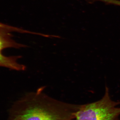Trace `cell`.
<instances>
[{"instance_id": "obj_1", "label": "cell", "mask_w": 120, "mask_h": 120, "mask_svg": "<svg viewBox=\"0 0 120 120\" xmlns=\"http://www.w3.org/2000/svg\"><path fill=\"white\" fill-rule=\"evenodd\" d=\"M44 87L15 102L7 120H73L79 105L58 101L43 92Z\"/></svg>"}, {"instance_id": "obj_2", "label": "cell", "mask_w": 120, "mask_h": 120, "mask_svg": "<svg viewBox=\"0 0 120 120\" xmlns=\"http://www.w3.org/2000/svg\"><path fill=\"white\" fill-rule=\"evenodd\" d=\"M120 101L111 99L105 86L102 98L91 103L79 105L73 120H120Z\"/></svg>"}, {"instance_id": "obj_3", "label": "cell", "mask_w": 120, "mask_h": 120, "mask_svg": "<svg viewBox=\"0 0 120 120\" xmlns=\"http://www.w3.org/2000/svg\"><path fill=\"white\" fill-rule=\"evenodd\" d=\"M13 32H23L21 30L0 22V67H4L11 70L24 71L26 67L17 62L22 56H5L2 51L8 48L19 49L27 46L16 42L12 38Z\"/></svg>"}]
</instances>
